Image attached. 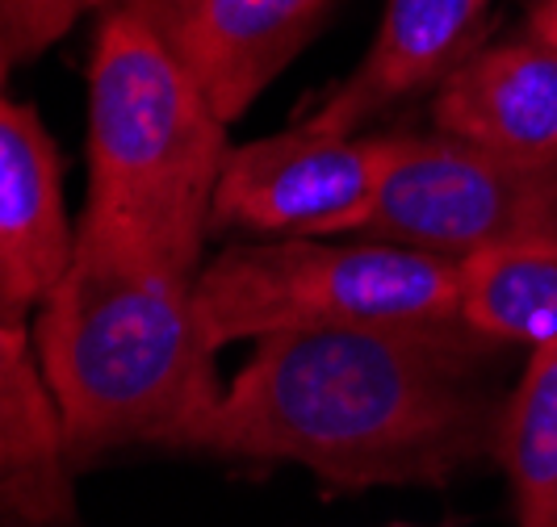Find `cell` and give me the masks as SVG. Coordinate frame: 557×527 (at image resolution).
<instances>
[{"label": "cell", "mask_w": 557, "mask_h": 527, "mask_svg": "<svg viewBox=\"0 0 557 527\" xmlns=\"http://www.w3.org/2000/svg\"><path fill=\"white\" fill-rule=\"evenodd\" d=\"M110 4L113 0H0V88L17 63L42 55L84 13Z\"/></svg>", "instance_id": "cell-14"}, {"label": "cell", "mask_w": 557, "mask_h": 527, "mask_svg": "<svg viewBox=\"0 0 557 527\" xmlns=\"http://www.w3.org/2000/svg\"><path fill=\"white\" fill-rule=\"evenodd\" d=\"M72 515V461L63 423L22 323L0 318V519L26 527Z\"/></svg>", "instance_id": "cell-11"}, {"label": "cell", "mask_w": 557, "mask_h": 527, "mask_svg": "<svg viewBox=\"0 0 557 527\" xmlns=\"http://www.w3.org/2000/svg\"><path fill=\"white\" fill-rule=\"evenodd\" d=\"M160 38L226 126L310 42L332 0H117Z\"/></svg>", "instance_id": "cell-7"}, {"label": "cell", "mask_w": 557, "mask_h": 527, "mask_svg": "<svg viewBox=\"0 0 557 527\" xmlns=\"http://www.w3.org/2000/svg\"><path fill=\"white\" fill-rule=\"evenodd\" d=\"M214 348L335 327H407L461 318V264L386 239H248L197 273Z\"/></svg>", "instance_id": "cell-4"}, {"label": "cell", "mask_w": 557, "mask_h": 527, "mask_svg": "<svg viewBox=\"0 0 557 527\" xmlns=\"http://www.w3.org/2000/svg\"><path fill=\"white\" fill-rule=\"evenodd\" d=\"M226 122L189 72L113 0L88 59V201L147 243L201 268Z\"/></svg>", "instance_id": "cell-3"}, {"label": "cell", "mask_w": 557, "mask_h": 527, "mask_svg": "<svg viewBox=\"0 0 557 527\" xmlns=\"http://www.w3.org/2000/svg\"><path fill=\"white\" fill-rule=\"evenodd\" d=\"M499 461L516 499V527H557V348L529 352L507 393Z\"/></svg>", "instance_id": "cell-13"}, {"label": "cell", "mask_w": 557, "mask_h": 527, "mask_svg": "<svg viewBox=\"0 0 557 527\" xmlns=\"http://www.w3.org/2000/svg\"><path fill=\"white\" fill-rule=\"evenodd\" d=\"M364 239L470 260L557 239V147L499 151L453 135H382V180Z\"/></svg>", "instance_id": "cell-5"}, {"label": "cell", "mask_w": 557, "mask_h": 527, "mask_svg": "<svg viewBox=\"0 0 557 527\" xmlns=\"http://www.w3.org/2000/svg\"><path fill=\"white\" fill-rule=\"evenodd\" d=\"M486 13L491 0H386L364 59L302 122L327 135H361L391 105L441 88L482 47Z\"/></svg>", "instance_id": "cell-9"}, {"label": "cell", "mask_w": 557, "mask_h": 527, "mask_svg": "<svg viewBox=\"0 0 557 527\" xmlns=\"http://www.w3.org/2000/svg\"><path fill=\"white\" fill-rule=\"evenodd\" d=\"M507 352L466 318L269 335L189 448L294 461L339 490L448 481L499 452Z\"/></svg>", "instance_id": "cell-1"}, {"label": "cell", "mask_w": 557, "mask_h": 527, "mask_svg": "<svg viewBox=\"0 0 557 527\" xmlns=\"http://www.w3.org/2000/svg\"><path fill=\"white\" fill-rule=\"evenodd\" d=\"M382 180V135H327L298 122L226 151L210 226L256 239L357 235Z\"/></svg>", "instance_id": "cell-6"}, {"label": "cell", "mask_w": 557, "mask_h": 527, "mask_svg": "<svg viewBox=\"0 0 557 527\" xmlns=\"http://www.w3.org/2000/svg\"><path fill=\"white\" fill-rule=\"evenodd\" d=\"M76 251L59 147L26 101L0 88V318L22 323L55 293Z\"/></svg>", "instance_id": "cell-8"}, {"label": "cell", "mask_w": 557, "mask_h": 527, "mask_svg": "<svg viewBox=\"0 0 557 527\" xmlns=\"http://www.w3.org/2000/svg\"><path fill=\"white\" fill-rule=\"evenodd\" d=\"M432 126L441 135L499 151H554L557 47L532 29L478 47L436 88Z\"/></svg>", "instance_id": "cell-10"}, {"label": "cell", "mask_w": 557, "mask_h": 527, "mask_svg": "<svg viewBox=\"0 0 557 527\" xmlns=\"http://www.w3.org/2000/svg\"><path fill=\"white\" fill-rule=\"evenodd\" d=\"M529 29L549 38L557 47V0H532L529 4Z\"/></svg>", "instance_id": "cell-15"}, {"label": "cell", "mask_w": 557, "mask_h": 527, "mask_svg": "<svg viewBox=\"0 0 557 527\" xmlns=\"http://www.w3.org/2000/svg\"><path fill=\"white\" fill-rule=\"evenodd\" d=\"M197 273L131 226L81 214L72 264L34 318L72 469L126 444L189 448L219 406Z\"/></svg>", "instance_id": "cell-2"}, {"label": "cell", "mask_w": 557, "mask_h": 527, "mask_svg": "<svg viewBox=\"0 0 557 527\" xmlns=\"http://www.w3.org/2000/svg\"><path fill=\"white\" fill-rule=\"evenodd\" d=\"M461 318L511 348H557V239L461 260Z\"/></svg>", "instance_id": "cell-12"}]
</instances>
